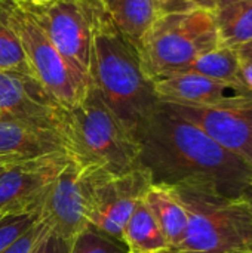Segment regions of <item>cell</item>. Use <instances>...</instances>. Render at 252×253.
<instances>
[{
  "mask_svg": "<svg viewBox=\"0 0 252 253\" xmlns=\"http://www.w3.org/2000/svg\"><path fill=\"white\" fill-rule=\"evenodd\" d=\"M137 141L140 166L151 184L205 185L227 197L252 199L251 166L160 102L137 133Z\"/></svg>",
  "mask_w": 252,
  "mask_h": 253,
  "instance_id": "1",
  "label": "cell"
},
{
  "mask_svg": "<svg viewBox=\"0 0 252 253\" xmlns=\"http://www.w3.org/2000/svg\"><path fill=\"white\" fill-rule=\"evenodd\" d=\"M92 50L89 76L105 105L134 135L159 107L153 82L146 76L137 44L92 1Z\"/></svg>",
  "mask_w": 252,
  "mask_h": 253,
  "instance_id": "2",
  "label": "cell"
},
{
  "mask_svg": "<svg viewBox=\"0 0 252 253\" xmlns=\"http://www.w3.org/2000/svg\"><path fill=\"white\" fill-rule=\"evenodd\" d=\"M187 213L183 242L187 253H229L252 246V199L227 197L205 185L169 187Z\"/></svg>",
  "mask_w": 252,
  "mask_h": 253,
  "instance_id": "3",
  "label": "cell"
},
{
  "mask_svg": "<svg viewBox=\"0 0 252 253\" xmlns=\"http://www.w3.org/2000/svg\"><path fill=\"white\" fill-rule=\"evenodd\" d=\"M68 154L83 166L119 176L140 168V144L91 86L86 98L67 110Z\"/></svg>",
  "mask_w": 252,
  "mask_h": 253,
  "instance_id": "4",
  "label": "cell"
},
{
  "mask_svg": "<svg viewBox=\"0 0 252 253\" xmlns=\"http://www.w3.org/2000/svg\"><path fill=\"white\" fill-rule=\"evenodd\" d=\"M218 46L214 13L196 7L157 15L137 44L143 70L151 82L184 71Z\"/></svg>",
  "mask_w": 252,
  "mask_h": 253,
  "instance_id": "5",
  "label": "cell"
},
{
  "mask_svg": "<svg viewBox=\"0 0 252 253\" xmlns=\"http://www.w3.org/2000/svg\"><path fill=\"white\" fill-rule=\"evenodd\" d=\"M15 28L33 77L64 110H73L88 95L92 82L82 77L62 58L36 21L18 3L10 10Z\"/></svg>",
  "mask_w": 252,
  "mask_h": 253,
  "instance_id": "6",
  "label": "cell"
},
{
  "mask_svg": "<svg viewBox=\"0 0 252 253\" xmlns=\"http://www.w3.org/2000/svg\"><path fill=\"white\" fill-rule=\"evenodd\" d=\"M42 28L62 58L86 80H91L94 4L89 0H50L42 4H19Z\"/></svg>",
  "mask_w": 252,
  "mask_h": 253,
  "instance_id": "7",
  "label": "cell"
},
{
  "mask_svg": "<svg viewBox=\"0 0 252 253\" xmlns=\"http://www.w3.org/2000/svg\"><path fill=\"white\" fill-rule=\"evenodd\" d=\"M98 168L83 166L73 157L52 182L40 216L50 231L73 242L89 227L88 212Z\"/></svg>",
  "mask_w": 252,
  "mask_h": 253,
  "instance_id": "8",
  "label": "cell"
},
{
  "mask_svg": "<svg viewBox=\"0 0 252 253\" xmlns=\"http://www.w3.org/2000/svg\"><path fill=\"white\" fill-rule=\"evenodd\" d=\"M160 104L199 126L217 144L252 168V96L233 93L218 104L202 107Z\"/></svg>",
  "mask_w": 252,
  "mask_h": 253,
  "instance_id": "9",
  "label": "cell"
},
{
  "mask_svg": "<svg viewBox=\"0 0 252 253\" xmlns=\"http://www.w3.org/2000/svg\"><path fill=\"white\" fill-rule=\"evenodd\" d=\"M150 185L151 178L141 166L119 176L100 169L91 193L89 227L122 242L123 227Z\"/></svg>",
  "mask_w": 252,
  "mask_h": 253,
  "instance_id": "10",
  "label": "cell"
},
{
  "mask_svg": "<svg viewBox=\"0 0 252 253\" xmlns=\"http://www.w3.org/2000/svg\"><path fill=\"white\" fill-rule=\"evenodd\" d=\"M71 159L68 153L9 163L0 175V213L42 212L48 191Z\"/></svg>",
  "mask_w": 252,
  "mask_h": 253,
  "instance_id": "11",
  "label": "cell"
},
{
  "mask_svg": "<svg viewBox=\"0 0 252 253\" xmlns=\"http://www.w3.org/2000/svg\"><path fill=\"white\" fill-rule=\"evenodd\" d=\"M0 119L49 127L65 139L67 110L58 105L34 77L27 74L0 71Z\"/></svg>",
  "mask_w": 252,
  "mask_h": 253,
  "instance_id": "12",
  "label": "cell"
},
{
  "mask_svg": "<svg viewBox=\"0 0 252 253\" xmlns=\"http://www.w3.org/2000/svg\"><path fill=\"white\" fill-rule=\"evenodd\" d=\"M58 153H68L59 132L21 120L0 119V162L19 163Z\"/></svg>",
  "mask_w": 252,
  "mask_h": 253,
  "instance_id": "13",
  "label": "cell"
},
{
  "mask_svg": "<svg viewBox=\"0 0 252 253\" xmlns=\"http://www.w3.org/2000/svg\"><path fill=\"white\" fill-rule=\"evenodd\" d=\"M159 102L181 105H214L227 98L230 90L226 84L205 76L181 71L163 76L153 82Z\"/></svg>",
  "mask_w": 252,
  "mask_h": 253,
  "instance_id": "14",
  "label": "cell"
},
{
  "mask_svg": "<svg viewBox=\"0 0 252 253\" xmlns=\"http://www.w3.org/2000/svg\"><path fill=\"white\" fill-rule=\"evenodd\" d=\"M144 202L163 233L169 249L178 248L187 228V213L178 197L169 187L151 184L144 194Z\"/></svg>",
  "mask_w": 252,
  "mask_h": 253,
  "instance_id": "15",
  "label": "cell"
},
{
  "mask_svg": "<svg viewBox=\"0 0 252 253\" xmlns=\"http://www.w3.org/2000/svg\"><path fill=\"white\" fill-rule=\"evenodd\" d=\"M122 243L129 253H163L169 249L144 197L138 202L123 227Z\"/></svg>",
  "mask_w": 252,
  "mask_h": 253,
  "instance_id": "16",
  "label": "cell"
},
{
  "mask_svg": "<svg viewBox=\"0 0 252 253\" xmlns=\"http://www.w3.org/2000/svg\"><path fill=\"white\" fill-rule=\"evenodd\" d=\"M214 19L220 46L239 49L252 42V0H242L217 7Z\"/></svg>",
  "mask_w": 252,
  "mask_h": 253,
  "instance_id": "17",
  "label": "cell"
},
{
  "mask_svg": "<svg viewBox=\"0 0 252 253\" xmlns=\"http://www.w3.org/2000/svg\"><path fill=\"white\" fill-rule=\"evenodd\" d=\"M104 9L117 28L135 44L157 16L154 0H110Z\"/></svg>",
  "mask_w": 252,
  "mask_h": 253,
  "instance_id": "18",
  "label": "cell"
},
{
  "mask_svg": "<svg viewBox=\"0 0 252 253\" xmlns=\"http://www.w3.org/2000/svg\"><path fill=\"white\" fill-rule=\"evenodd\" d=\"M184 71L205 76L235 90L239 73V56L235 49L218 46L199 56Z\"/></svg>",
  "mask_w": 252,
  "mask_h": 253,
  "instance_id": "19",
  "label": "cell"
},
{
  "mask_svg": "<svg viewBox=\"0 0 252 253\" xmlns=\"http://www.w3.org/2000/svg\"><path fill=\"white\" fill-rule=\"evenodd\" d=\"M15 4H0V71H13L33 77L21 40L10 22V10Z\"/></svg>",
  "mask_w": 252,
  "mask_h": 253,
  "instance_id": "20",
  "label": "cell"
},
{
  "mask_svg": "<svg viewBox=\"0 0 252 253\" xmlns=\"http://www.w3.org/2000/svg\"><path fill=\"white\" fill-rule=\"evenodd\" d=\"M70 253H129L125 245L94 227L85 228L71 242Z\"/></svg>",
  "mask_w": 252,
  "mask_h": 253,
  "instance_id": "21",
  "label": "cell"
},
{
  "mask_svg": "<svg viewBox=\"0 0 252 253\" xmlns=\"http://www.w3.org/2000/svg\"><path fill=\"white\" fill-rule=\"evenodd\" d=\"M40 219V212L3 215L0 218V253Z\"/></svg>",
  "mask_w": 252,
  "mask_h": 253,
  "instance_id": "22",
  "label": "cell"
},
{
  "mask_svg": "<svg viewBox=\"0 0 252 253\" xmlns=\"http://www.w3.org/2000/svg\"><path fill=\"white\" fill-rule=\"evenodd\" d=\"M48 225L43 219L36 222L31 228H28L22 236H19L12 245H9L1 253H33L34 248L43 237Z\"/></svg>",
  "mask_w": 252,
  "mask_h": 253,
  "instance_id": "23",
  "label": "cell"
},
{
  "mask_svg": "<svg viewBox=\"0 0 252 253\" xmlns=\"http://www.w3.org/2000/svg\"><path fill=\"white\" fill-rule=\"evenodd\" d=\"M70 248H71V242L59 237L48 227V230L45 231L43 237L34 248L33 253H70Z\"/></svg>",
  "mask_w": 252,
  "mask_h": 253,
  "instance_id": "24",
  "label": "cell"
},
{
  "mask_svg": "<svg viewBox=\"0 0 252 253\" xmlns=\"http://www.w3.org/2000/svg\"><path fill=\"white\" fill-rule=\"evenodd\" d=\"M238 56H239V73H238V83L233 93L252 96V61L241 55Z\"/></svg>",
  "mask_w": 252,
  "mask_h": 253,
  "instance_id": "25",
  "label": "cell"
},
{
  "mask_svg": "<svg viewBox=\"0 0 252 253\" xmlns=\"http://www.w3.org/2000/svg\"><path fill=\"white\" fill-rule=\"evenodd\" d=\"M154 4L157 9V15L193 9V7H190L189 0H154Z\"/></svg>",
  "mask_w": 252,
  "mask_h": 253,
  "instance_id": "26",
  "label": "cell"
},
{
  "mask_svg": "<svg viewBox=\"0 0 252 253\" xmlns=\"http://www.w3.org/2000/svg\"><path fill=\"white\" fill-rule=\"evenodd\" d=\"M190 7H196V9H205V10H211L214 12L215 9V0H189Z\"/></svg>",
  "mask_w": 252,
  "mask_h": 253,
  "instance_id": "27",
  "label": "cell"
},
{
  "mask_svg": "<svg viewBox=\"0 0 252 253\" xmlns=\"http://www.w3.org/2000/svg\"><path fill=\"white\" fill-rule=\"evenodd\" d=\"M236 52H238V55L245 56V58H248V59L252 61V42L248 43V44H245V46H242V47H239V49H236Z\"/></svg>",
  "mask_w": 252,
  "mask_h": 253,
  "instance_id": "28",
  "label": "cell"
},
{
  "mask_svg": "<svg viewBox=\"0 0 252 253\" xmlns=\"http://www.w3.org/2000/svg\"><path fill=\"white\" fill-rule=\"evenodd\" d=\"M18 4H42V3H46V1H50V0H15Z\"/></svg>",
  "mask_w": 252,
  "mask_h": 253,
  "instance_id": "29",
  "label": "cell"
},
{
  "mask_svg": "<svg viewBox=\"0 0 252 253\" xmlns=\"http://www.w3.org/2000/svg\"><path fill=\"white\" fill-rule=\"evenodd\" d=\"M236 1H242V0H215V9L217 7H223V6H227L230 3H236ZM214 9V10H215Z\"/></svg>",
  "mask_w": 252,
  "mask_h": 253,
  "instance_id": "30",
  "label": "cell"
},
{
  "mask_svg": "<svg viewBox=\"0 0 252 253\" xmlns=\"http://www.w3.org/2000/svg\"><path fill=\"white\" fill-rule=\"evenodd\" d=\"M229 253H252V246H248V248H245V249H239V251H235V252Z\"/></svg>",
  "mask_w": 252,
  "mask_h": 253,
  "instance_id": "31",
  "label": "cell"
},
{
  "mask_svg": "<svg viewBox=\"0 0 252 253\" xmlns=\"http://www.w3.org/2000/svg\"><path fill=\"white\" fill-rule=\"evenodd\" d=\"M89 1H95V3H98V4H101L102 7H105V6L108 4L110 0H89Z\"/></svg>",
  "mask_w": 252,
  "mask_h": 253,
  "instance_id": "32",
  "label": "cell"
},
{
  "mask_svg": "<svg viewBox=\"0 0 252 253\" xmlns=\"http://www.w3.org/2000/svg\"><path fill=\"white\" fill-rule=\"evenodd\" d=\"M16 1L15 0H0V4H7V6H10V4H15Z\"/></svg>",
  "mask_w": 252,
  "mask_h": 253,
  "instance_id": "33",
  "label": "cell"
},
{
  "mask_svg": "<svg viewBox=\"0 0 252 253\" xmlns=\"http://www.w3.org/2000/svg\"><path fill=\"white\" fill-rule=\"evenodd\" d=\"M9 163H3V162H0V175H1V172L6 169V166H7Z\"/></svg>",
  "mask_w": 252,
  "mask_h": 253,
  "instance_id": "34",
  "label": "cell"
},
{
  "mask_svg": "<svg viewBox=\"0 0 252 253\" xmlns=\"http://www.w3.org/2000/svg\"><path fill=\"white\" fill-rule=\"evenodd\" d=\"M163 253H187V252H178V251H169V249H168V251H165Z\"/></svg>",
  "mask_w": 252,
  "mask_h": 253,
  "instance_id": "35",
  "label": "cell"
},
{
  "mask_svg": "<svg viewBox=\"0 0 252 253\" xmlns=\"http://www.w3.org/2000/svg\"><path fill=\"white\" fill-rule=\"evenodd\" d=\"M1 216H3V213H0V218H1Z\"/></svg>",
  "mask_w": 252,
  "mask_h": 253,
  "instance_id": "36",
  "label": "cell"
}]
</instances>
